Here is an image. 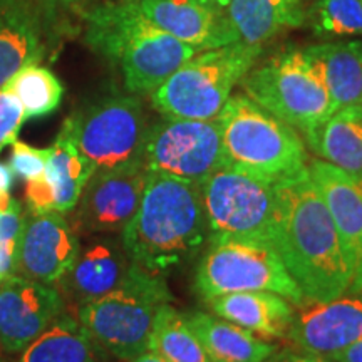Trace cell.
Returning <instances> with one entry per match:
<instances>
[{"label": "cell", "instance_id": "obj_1", "mask_svg": "<svg viewBox=\"0 0 362 362\" xmlns=\"http://www.w3.org/2000/svg\"><path fill=\"white\" fill-rule=\"evenodd\" d=\"M277 215L272 247L305 300H332L349 292L342 242L309 170L275 185Z\"/></svg>", "mask_w": 362, "mask_h": 362}, {"label": "cell", "instance_id": "obj_2", "mask_svg": "<svg viewBox=\"0 0 362 362\" xmlns=\"http://www.w3.org/2000/svg\"><path fill=\"white\" fill-rule=\"evenodd\" d=\"M121 240L131 260L155 274L192 262L208 240L200 185L149 173L143 200Z\"/></svg>", "mask_w": 362, "mask_h": 362}, {"label": "cell", "instance_id": "obj_3", "mask_svg": "<svg viewBox=\"0 0 362 362\" xmlns=\"http://www.w3.org/2000/svg\"><path fill=\"white\" fill-rule=\"evenodd\" d=\"M84 42L121 69L131 94H151L198 51L151 24L136 2L99 4L84 16Z\"/></svg>", "mask_w": 362, "mask_h": 362}, {"label": "cell", "instance_id": "obj_4", "mask_svg": "<svg viewBox=\"0 0 362 362\" xmlns=\"http://www.w3.org/2000/svg\"><path fill=\"white\" fill-rule=\"evenodd\" d=\"M225 165L269 183L302 175L309 153L296 128L275 117L247 94H232L218 115Z\"/></svg>", "mask_w": 362, "mask_h": 362}, {"label": "cell", "instance_id": "obj_5", "mask_svg": "<svg viewBox=\"0 0 362 362\" xmlns=\"http://www.w3.org/2000/svg\"><path fill=\"white\" fill-rule=\"evenodd\" d=\"M173 296L165 275L133 262L115 291L78 309L76 317L96 346L116 359L131 362L148 351L158 312Z\"/></svg>", "mask_w": 362, "mask_h": 362}, {"label": "cell", "instance_id": "obj_6", "mask_svg": "<svg viewBox=\"0 0 362 362\" xmlns=\"http://www.w3.org/2000/svg\"><path fill=\"white\" fill-rule=\"evenodd\" d=\"M260 54L262 45L243 42L197 52L149 94L153 107L168 117L215 119Z\"/></svg>", "mask_w": 362, "mask_h": 362}, {"label": "cell", "instance_id": "obj_7", "mask_svg": "<svg viewBox=\"0 0 362 362\" xmlns=\"http://www.w3.org/2000/svg\"><path fill=\"white\" fill-rule=\"evenodd\" d=\"M240 84L252 101L300 133L336 112L304 49H288L253 66Z\"/></svg>", "mask_w": 362, "mask_h": 362}, {"label": "cell", "instance_id": "obj_8", "mask_svg": "<svg viewBox=\"0 0 362 362\" xmlns=\"http://www.w3.org/2000/svg\"><path fill=\"white\" fill-rule=\"evenodd\" d=\"M194 291L205 302L226 293L257 291L279 293L293 305L305 302L275 248L253 240L210 242L194 274Z\"/></svg>", "mask_w": 362, "mask_h": 362}, {"label": "cell", "instance_id": "obj_9", "mask_svg": "<svg viewBox=\"0 0 362 362\" xmlns=\"http://www.w3.org/2000/svg\"><path fill=\"white\" fill-rule=\"evenodd\" d=\"M208 240L238 238L272 245L277 215L274 183L221 166L200 185Z\"/></svg>", "mask_w": 362, "mask_h": 362}, {"label": "cell", "instance_id": "obj_10", "mask_svg": "<svg viewBox=\"0 0 362 362\" xmlns=\"http://www.w3.org/2000/svg\"><path fill=\"white\" fill-rule=\"evenodd\" d=\"M66 124L94 171L143 160L149 123L134 94L111 93L94 99L67 117Z\"/></svg>", "mask_w": 362, "mask_h": 362}, {"label": "cell", "instance_id": "obj_11", "mask_svg": "<svg viewBox=\"0 0 362 362\" xmlns=\"http://www.w3.org/2000/svg\"><path fill=\"white\" fill-rule=\"evenodd\" d=\"M143 165L149 173L202 185L214 171L225 166L218 119L163 116L155 124H149Z\"/></svg>", "mask_w": 362, "mask_h": 362}, {"label": "cell", "instance_id": "obj_12", "mask_svg": "<svg viewBox=\"0 0 362 362\" xmlns=\"http://www.w3.org/2000/svg\"><path fill=\"white\" fill-rule=\"evenodd\" d=\"M149 171L141 161L94 171L81 193L72 228L76 233H123L138 211Z\"/></svg>", "mask_w": 362, "mask_h": 362}, {"label": "cell", "instance_id": "obj_13", "mask_svg": "<svg viewBox=\"0 0 362 362\" xmlns=\"http://www.w3.org/2000/svg\"><path fill=\"white\" fill-rule=\"evenodd\" d=\"M297 307L285 339L298 351L332 359L362 337V293L305 300Z\"/></svg>", "mask_w": 362, "mask_h": 362}, {"label": "cell", "instance_id": "obj_14", "mask_svg": "<svg viewBox=\"0 0 362 362\" xmlns=\"http://www.w3.org/2000/svg\"><path fill=\"white\" fill-rule=\"evenodd\" d=\"M66 310L56 287L12 274L0 280V347L22 352Z\"/></svg>", "mask_w": 362, "mask_h": 362}, {"label": "cell", "instance_id": "obj_15", "mask_svg": "<svg viewBox=\"0 0 362 362\" xmlns=\"http://www.w3.org/2000/svg\"><path fill=\"white\" fill-rule=\"evenodd\" d=\"M79 248L78 233L62 214H29L17 247L13 274L54 285L69 270Z\"/></svg>", "mask_w": 362, "mask_h": 362}, {"label": "cell", "instance_id": "obj_16", "mask_svg": "<svg viewBox=\"0 0 362 362\" xmlns=\"http://www.w3.org/2000/svg\"><path fill=\"white\" fill-rule=\"evenodd\" d=\"M342 242L351 272L347 293H362V178L320 158L307 165Z\"/></svg>", "mask_w": 362, "mask_h": 362}, {"label": "cell", "instance_id": "obj_17", "mask_svg": "<svg viewBox=\"0 0 362 362\" xmlns=\"http://www.w3.org/2000/svg\"><path fill=\"white\" fill-rule=\"evenodd\" d=\"M133 265L123 240L98 237L79 248L69 270L57 280V291L72 312L98 300L123 282Z\"/></svg>", "mask_w": 362, "mask_h": 362}, {"label": "cell", "instance_id": "obj_18", "mask_svg": "<svg viewBox=\"0 0 362 362\" xmlns=\"http://www.w3.org/2000/svg\"><path fill=\"white\" fill-rule=\"evenodd\" d=\"M136 6L158 29L198 52L240 42L223 8L198 0H136Z\"/></svg>", "mask_w": 362, "mask_h": 362}, {"label": "cell", "instance_id": "obj_19", "mask_svg": "<svg viewBox=\"0 0 362 362\" xmlns=\"http://www.w3.org/2000/svg\"><path fill=\"white\" fill-rule=\"evenodd\" d=\"M45 21L33 0H0V89L45 56Z\"/></svg>", "mask_w": 362, "mask_h": 362}, {"label": "cell", "instance_id": "obj_20", "mask_svg": "<svg viewBox=\"0 0 362 362\" xmlns=\"http://www.w3.org/2000/svg\"><path fill=\"white\" fill-rule=\"evenodd\" d=\"M336 111L362 110V40H330L304 49Z\"/></svg>", "mask_w": 362, "mask_h": 362}, {"label": "cell", "instance_id": "obj_21", "mask_svg": "<svg viewBox=\"0 0 362 362\" xmlns=\"http://www.w3.org/2000/svg\"><path fill=\"white\" fill-rule=\"evenodd\" d=\"M208 304L215 315L262 339H285L296 312L291 300L264 291L226 293Z\"/></svg>", "mask_w": 362, "mask_h": 362}, {"label": "cell", "instance_id": "obj_22", "mask_svg": "<svg viewBox=\"0 0 362 362\" xmlns=\"http://www.w3.org/2000/svg\"><path fill=\"white\" fill-rule=\"evenodd\" d=\"M187 322L210 362H264L279 349L250 330L208 312H192Z\"/></svg>", "mask_w": 362, "mask_h": 362}, {"label": "cell", "instance_id": "obj_23", "mask_svg": "<svg viewBox=\"0 0 362 362\" xmlns=\"http://www.w3.org/2000/svg\"><path fill=\"white\" fill-rule=\"evenodd\" d=\"M315 158L362 178V110H339L322 123L302 131Z\"/></svg>", "mask_w": 362, "mask_h": 362}, {"label": "cell", "instance_id": "obj_24", "mask_svg": "<svg viewBox=\"0 0 362 362\" xmlns=\"http://www.w3.org/2000/svg\"><path fill=\"white\" fill-rule=\"evenodd\" d=\"M238 40L262 45L287 27L305 25L304 0H232L225 8Z\"/></svg>", "mask_w": 362, "mask_h": 362}, {"label": "cell", "instance_id": "obj_25", "mask_svg": "<svg viewBox=\"0 0 362 362\" xmlns=\"http://www.w3.org/2000/svg\"><path fill=\"white\" fill-rule=\"evenodd\" d=\"M101 352L78 317L64 310L21 352L19 362H98Z\"/></svg>", "mask_w": 362, "mask_h": 362}, {"label": "cell", "instance_id": "obj_26", "mask_svg": "<svg viewBox=\"0 0 362 362\" xmlns=\"http://www.w3.org/2000/svg\"><path fill=\"white\" fill-rule=\"evenodd\" d=\"M49 149L45 175L52 181L57 194V214H69L78 205L81 193L94 173L93 165L86 160L69 131V126L62 124L57 138Z\"/></svg>", "mask_w": 362, "mask_h": 362}, {"label": "cell", "instance_id": "obj_27", "mask_svg": "<svg viewBox=\"0 0 362 362\" xmlns=\"http://www.w3.org/2000/svg\"><path fill=\"white\" fill-rule=\"evenodd\" d=\"M148 351L166 362H210L200 341L181 314L171 304L158 312L149 336Z\"/></svg>", "mask_w": 362, "mask_h": 362}, {"label": "cell", "instance_id": "obj_28", "mask_svg": "<svg viewBox=\"0 0 362 362\" xmlns=\"http://www.w3.org/2000/svg\"><path fill=\"white\" fill-rule=\"evenodd\" d=\"M19 99L25 119H37L52 115L61 106L64 88L52 71L30 64L13 74L4 86Z\"/></svg>", "mask_w": 362, "mask_h": 362}, {"label": "cell", "instance_id": "obj_29", "mask_svg": "<svg viewBox=\"0 0 362 362\" xmlns=\"http://www.w3.org/2000/svg\"><path fill=\"white\" fill-rule=\"evenodd\" d=\"M305 24L319 37L362 35L361 0H315L305 7Z\"/></svg>", "mask_w": 362, "mask_h": 362}, {"label": "cell", "instance_id": "obj_30", "mask_svg": "<svg viewBox=\"0 0 362 362\" xmlns=\"http://www.w3.org/2000/svg\"><path fill=\"white\" fill-rule=\"evenodd\" d=\"M11 158H8V168L16 178L30 181L39 178L47 168V148H35L30 144L16 139L12 144Z\"/></svg>", "mask_w": 362, "mask_h": 362}, {"label": "cell", "instance_id": "obj_31", "mask_svg": "<svg viewBox=\"0 0 362 362\" xmlns=\"http://www.w3.org/2000/svg\"><path fill=\"white\" fill-rule=\"evenodd\" d=\"M25 223V215L19 200L11 198L8 205L0 210V252L16 260L17 247Z\"/></svg>", "mask_w": 362, "mask_h": 362}, {"label": "cell", "instance_id": "obj_32", "mask_svg": "<svg viewBox=\"0 0 362 362\" xmlns=\"http://www.w3.org/2000/svg\"><path fill=\"white\" fill-rule=\"evenodd\" d=\"M24 121V110L19 99L6 88L0 89V151L16 141Z\"/></svg>", "mask_w": 362, "mask_h": 362}, {"label": "cell", "instance_id": "obj_33", "mask_svg": "<svg viewBox=\"0 0 362 362\" xmlns=\"http://www.w3.org/2000/svg\"><path fill=\"white\" fill-rule=\"evenodd\" d=\"M25 203L29 214L40 215L56 211L57 194L52 181L47 175L30 180L25 183Z\"/></svg>", "mask_w": 362, "mask_h": 362}, {"label": "cell", "instance_id": "obj_34", "mask_svg": "<svg viewBox=\"0 0 362 362\" xmlns=\"http://www.w3.org/2000/svg\"><path fill=\"white\" fill-rule=\"evenodd\" d=\"M264 362H334L325 357L309 354V352L298 351L296 347H287V349H277L270 354Z\"/></svg>", "mask_w": 362, "mask_h": 362}, {"label": "cell", "instance_id": "obj_35", "mask_svg": "<svg viewBox=\"0 0 362 362\" xmlns=\"http://www.w3.org/2000/svg\"><path fill=\"white\" fill-rule=\"evenodd\" d=\"M33 2L37 6L40 13L44 16L45 21L52 19L54 13L67 11V8H74L83 6L88 0H33Z\"/></svg>", "mask_w": 362, "mask_h": 362}, {"label": "cell", "instance_id": "obj_36", "mask_svg": "<svg viewBox=\"0 0 362 362\" xmlns=\"http://www.w3.org/2000/svg\"><path fill=\"white\" fill-rule=\"evenodd\" d=\"M13 173L8 168V165L0 163V210L6 208L11 202V189L13 187Z\"/></svg>", "mask_w": 362, "mask_h": 362}, {"label": "cell", "instance_id": "obj_37", "mask_svg": "<svg viewBox=\"0 0 362 362\" xmlns=\"http://www.w3.org/2000/svg\"><path fill=\"white\" fill-rule=\"evenodd\" d=\"M330 361L334 362H362V337L347 346L346 349L337 352Z\"/></svg>", "mask_w": 362, "mask_h": 362}, {"label": "cell", "instance_id": "obj_38", "mask_svg": "<svg viewBox=\"0 0 362 362\" xmlns=\"http://www.w3.org/2000/svg\"><path fill=\"white\" fill-rule=\"evenodd\" d=\"M16 272V260L8 257L7 253L0 252V280L8 277Z\"/></svg>", "mask_w": 362, "mask_h": 362}, {"label": "cell", "instance_id": "obj_39", "mask_svg": "<svg viewBox=\"0 0 362 362\" xmlns=\"http://www.w3.org/2000/svg\"><path fill=\"white\" fill-rule=\"evenodd\" d=\"M131 362H166V361H163L161 357H158L156 354H153V352L146 351V352H144V354H141L139 357H136V359H133Z\"/></svg>", "mask_w": 362, "mask_h": 362}, {"label": "cell", "instance_id": "obj_40", "mask_svg": "<svg viewBox=\"0 0 362 362\" xmlns=\"http://www.w3.org/2000/svg\"><path fill=\"white\" fill-rule=\"evenodd\" d=\"M198 2L202 4H206V6H211V7H218V8H225L228 7V4L232 2V0H198Z\"/></svg>", "mask_w": 362, "mask_h": 362}, {"label": "cell", "instance_id": "obj_41", "mask_svg": "<svg viewBox=\"0 0 362 362\" xmlns=\"http://www.w3.org/2000/svg\"><path fill=\"white\" fill-rule=\"evenodd\" d=\"M119 2H136V0H119Z\"/></svg>", "mask_w": 362, "mask_h": 362}, {"label": "cell", "instance_id": "obj_42", "mask_svg": "<svg viewBox=\"0 0 362 362\" xmlns=\"http://www.w3.org/2000/svg\"><path fill=\"white\" fill-rule=\"evenodd\" d=\"M361 2H362V0H361Z\"/></svg>", "mask_w": 362, "mask_h": 362}]
</instances>
